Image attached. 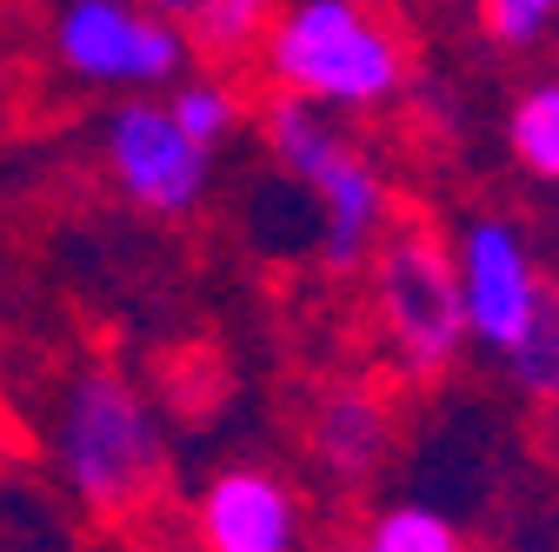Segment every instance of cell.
<instances>
[{"label": "cell", "mask_w": 559, "mask_h": 552, "mask_svg": "<svg viewBox=\"0 0 559 552\" xmlns=\"http://www.w3.org/2000/svg\"><path fill=\"white\" fill-rule=\"evenodd\" d=\"M53 440H60V472L74 500L107 526L147 519L154 500L167 493V446L154 433L147 399L133 393L120 367H87L67 386Z\"/></svg>", "instance_id": "obj_1"}, {"label": "cell", "mask_w": 559, "mask_h": 552, "mask_svg": "<svg viewBox=\"0 0 559 552\" xmlns=\"http://www.w3.org/2000/svg\"><path fill=\"white\" fill-rule=\"evenodd\" d=\"M367 273H373V313L386 326L393 367L419 386H433L466 339V293L453 280L440 227L419 206L393 200V220L367 247Z\"/></svg>", "instance_id": "obj_2"}, {"label": "cell", "mask_w": 559, "mask_h": 552, "mask_svg": "<svg viewBox=\"0 0 559 552\" xmlns=\"http://www.w3.org/2000/svg\"><path fill=\"white\" fill-rule=\"evenodd\" d=\"M266 81L300 100L373 107L400 87V47L360 0H300L266 34Z\"/></svg>", "instance_id": "obj_3"}, {"label": "cell", "mask_w": 559, "mask_h": 552, "mask_svg": "<svg viewBox=\"0 0 559 552\" xmlns=\"http://www.w3.org/2000/svg\"><path fill=\"white\" fill-rule=\"evenodd\" d=\"M260 127H266L273 154L287 160L320 200V220H326V247L320 253H326V266L333 273H360L367 247L380 233V206H386V193H380L373 167L360 160V147L346 141V133H333L313 113V100L280 94V87L260 100Z\"/></svg>", "instance_id": "obj_4"}, {"label": "cell", "mask_w": 559, "mask_h": 552, "mask_svg": "<svg viewBox=\"0 0 559 552\" xmlns=\"http://www.w3.org/2000/svg\"><path fill=\"white\" fill-rule=\"evenodd\" d=\"M53 60L74 81H167L180 74L187 40L127 0H60L53 14Z\"/></svg>", "instance_id": "obj_5"}, {"label": "cell", "mask_w": 559, "mask_h": 552, "mask_svg": "<svg viewBox=\"0 0 559 552\" xmlns=\"http://www.w3.org/2000/svg\"><path fill=\"white\" fill-rule=\"evenodd\" d=\"M107 167L120 180V193L147 214H187V206L206 193V167H214V147L193 141V133L174 120V107L154 100H127L107 120Z\"/></svg>", "instance_id": "obj_6"}, {"label": "cell", "mask_w": 559, "mask_h": 552, "mask_svg": "<svg viewBox=\"0 0 559 552\" xmlns=\"http://www.w3.org/2000/svg\"><path fill=\"white\" fill-rule=\"evenodd\" d=\"M307 453L346 493H367V479L393 453V399L367 380H340L307 412Z\"/></svg>", "instance_id": "obj_7"}, {"label": "cell", "mask_w": 559, "mask_h": 552, "mask_svg": "<svg viewBox=\"0 0 559 552\" xmlns=\"http://www.w3.org/2000/svg\"><path fill=\"white\" fill-rule=\"evenodd\" d=\"M533 293H539V273H533L520 233L500 220H479L466 233V326L507 353L533 320Z\"/></svg>", "instance_id": "obj_8"}, {"label": "cell", "mask_w": 559, "mask_h": 552, "mask_svg": "<svg viewBox=\"0 0 559 552\" xmlns=\"http://www.w3.org/2000/svg\"><path fill=\"white\" fill-rule=\"evenodd\" d=\"M294 493L266 466H227L200 500V552H294Z\"/></svg>", "instance_id": "obj_9"}, {"label": "cell", "mask_w": 559, "mask_h": 552, "mask_svg": "<svg viewBox=\"0 0 559 552\" xmlns=\"http://www.w3.org/2000/svg\"><path fill=\"white\" fill-rule=\"evenodd\" d=\"M147 14H160L193 60H206L214 74H240L266 53L273 8L280 0H140Z\"/></svg>", "instance_id": "obj_10"}, {"label": "cell", "mask_w": 559, "mask_h": 552, "mask_svg": "<svg viewBox=\"0 0 559 552\" xmlns=\"http://www.w3.org/2000/svg\"><path fill=\"white\" fill-rule=\"evenodd\" d=\"M507 360H513V380L533 406H559V280H539L533 320L507 347Z\"/></svg>", "instance_id": "obj_11"}, {"label": "cell", "mask_w": 559, "mask_h": 552, "mask_svg": "<svg viewBox=\"0 0 559 552\" xmlns=\"http://www.w3.org/2000/svg\"><path fill=\"white\" fill-rule=\"evenodd\" d=\"M513 154H520L526 173L559 180V81L552 87H533L513 107Z\"/></svg>", "instance_id": "obj_12"}, {"label": "cell", "mask_w": 559, "mask_h": 552, "mask_svg": "<svg viewBox=\"0 0 559 552\" xmlns=\"http://www.w3.org/2000/svg\"><path fill=\"white\" fill-rule=\"evenodd\" d=\"M367 552H460V532L427 506H400V513H386L373 526Z\"/></svg>", "instance_id": "obj_13"}, {"label": "cell", "mask_w": 559, "mask_h": 552, "mask_svg": "<svg viewBox=\"0 0 559 552\" xmlns=\"http://www.w3.org/2000/svg\"><path fill=\"white\" fill-rule=\"evenodd\" d=\"M234 113H240V94L221 87V81H200V87H180L174 94V120L193 133V141H206V147L234 127Z\"/></svg>", "instance_id": "obj_14"}, {"label": "cell", "mask_w": 559, "mask_h": 552, "mask_svg": "<svg viewBox=\"0 0 559 552\" xmlns=\"http://www.w3.org/2000/svg\"><path fill=\"white\" fill-rule=\"evenodd\" d=\"M559 14V0H479V21L500 47H533Z\"/></svg>", "instance_id": "obj_15"}]
</instances>
